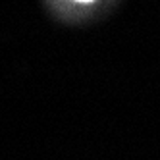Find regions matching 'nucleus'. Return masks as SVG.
Here are the masks:
<instances>
[{"mask_svg":"<svg viewBox=\"0 0 160 160\" xmlns=\"http://www.w3.org/2000/svg\"><path fill=\"white\" fill-rule=\"evenodd\" d=\"M77 2H93V0H77Z\"/></svg>","mask_w":160,"mask_h":160,"instance_id":"obj_1","label":"nucleus"}]
</instances>
